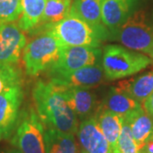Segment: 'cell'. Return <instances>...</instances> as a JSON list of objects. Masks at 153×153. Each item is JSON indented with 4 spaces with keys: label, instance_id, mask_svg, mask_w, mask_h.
I'll return each mask as SVG.
<instances>
[{
    "label": "cell",
    "instance_id": "obj_1",
    "mask_svg": "<svg viewBox=\"0 0 153 153\" xmlns=\"http://www.w3.org/2000/svg\"><path fill=\"white\" fill-rule=\"evenodd\" d=\"M33 97L36 111L46 128L76 134L77 117L67 104L59 84L39 80L34 85Z\"/></svg>",
    "mask_w": 153,
    "mask_h": 153
},
{
    "label": "cell",
    "instance_id": "obj_2",
    "mask_svg": "<svg viewBox=\"0 0 153 153\" xmlns=\"http://www.w3.org/2000/svg\"><path fill=\"white\" fill-rule=\"evenodd\" d=\"M34 31L51 34L64 46L99 48L105 38L96 29L71 13L60 22L42 25Z\"/></svg>",
    "mask_w": 153,
    "mask_h": 153
},
{
    "label": "cell",
    "instance_id": "obj_3",
    "mask_svg": "<svg viewBox=\"0 0 153 153\" xmlns=\"http://www.w3.org/2000/svg\"><path fill=\"white\" fill-rule=\"evenodd\" d=\"M151 63L152 60L146 55L119 45H107L102 53L104 75L109 81L132 76Z\"/></svg>",
    "mask_w": 153,
    "mask_h": 153
},
{
    "label": "cell",
    "instance_id": "obj_4",
    "mask_svg": "<svg viewBox=\"0 0 153 153\" xmlns=\"http://www.w3.org/2000/svg\"><path fill=\"white\" fill-rule=\"evenodd\" d=\"M62 44L47 33L33 39L25 47L23 62L26 72L29 76H37L42 71L49 70L59 58Z\"/></svg>",
    "mask_w": 153,
    "mask_h": 153
},
{
    "label": "cell",
    "instance_id": "obj_5",
    "mask_svg": "<svg viewBox=\"0 0 153 153\" xmlns=\"http://www.w3.org/2000/svg\"><path fill=\"white\" fill-rule=\"evenodd\" d=\"M44 126L33 107L20 113L11 142L22 153H46Z\"/></svg>",
    "mask_w": 153,
    "mask_h": 153
},
{
    "label": "cell",
    "instance_id": "obj_6",
    "mask_svg": "<svg viewBox=\"0 0 153 153\" xmlns=\"http://www.w3.org/2000/svg\"><path fill=\"white\" fill-rule=\"evenodd\" d=\"M112 33L114 39L131 50L150 54L153 49V27L147 24L144 11L134 12Z\"/></svg>",
    "mask_w": 153,
    "mask_h": 153
},
{
    "label": "cell",
    "instance_id": "obj_7",
    "mask_svg": "<svg viewBox=\"0 0 153 153\" xmlns=\"http://www.w3.org/2000/svg\"><path fill=\"white\" fill-rule=\"evenodd\" d=\"M102 51L87 46H62L57 60L49 67L50 77L67 74L85 66L96 65Z\"/></svg>",
    "mask_w": 153,
    "mask_h": 153
},
{
    "label": "cell",
    "instance_id": "obj_8",
    "mask_svg": "<svg viewBox=\"0 0 153 153\" xmlns=\"http://www.w3.org/2000/svg\"><path fill=\"white\" fill-rule=\"evenodd\" d=\"M23 101L22 86L12 88L0 94V134L9 138L16 128Z\"/></svg>",
    "mask_w": 153,
    "mask_h": 153
},
{
    "label": "cell",
    "instance_id": "obj_9",
    "mask_svg": "<svg viewBox=\"0 0 153 153\" xmlns=\"http://www.w3.org/2000/svg\"><path fill=\"white\" fill-rule=\"evenodd\" d=\"M27 44V38L15 23L0 24V61L16 64Z\"/></svg>",
    "mask_w": 153,
    "mask_h": 153
},
{
    "label": "cell",
    "instance_id": "obj_10",
    "mask_svg": "<svg viewBox=\"0 0 153 153\" xmlns=\"http://www.w3.org/2000/svg\"><path fill=\"white\" fill-rule=\"evenodd\" d=\"M82 153H112L94 117L82 121L76 132Z\"/></svg>",
    "mask_w": 153,
    "mask_h": 153
},
{
    "label": "cell",
    "instance_id": "obj_11",
    "mask_svg": "<svg viewBox=\"0 0 153 153\" xmlns=\"http://www.w3.org/2000/svg\"><path fill=\"white\" fill-rule=\"evenodd\" d=\"M59 85L67 104L78 118L83 121L94 116L99 108L94 94L88 88Z\"/></svg>",
    "mask_w": 153,
    "mask_h": 153
},
{
    "label": "cell",
    "instance_id": "obj_12",
    "mask_svg": "<svg viewBox=\"0 0 153 153\" xmlns=\"http://www.w3.org/2000/svg\"><path fill=\"white\" fill-rule=\"evenodd\" d=\"M104 76L102 66L96 64L82 67L67 74L52 76L50 81L64 86L90 88L97 87L102 82Z\"/></svg>",
    "mask_w": 153,
    "mask_h": 153
},
{
    "label": "cell",
    "instance_id": "obj_13",
    "mask_svg": "<svg viewBox=\"0 0 153 153\" xmlns=\"http://www.w3.org/2000/svg\"><path fill=\"white\" fill-rule=\"evenodd\" d=\"M138 0H103L101 16L104 26L113 32L131 15Z\"/></svg>",
    "mask_w": 153,
    "mask_h": 153
},
{
    "label": "cell",
    "instance_id": "obj_14",
    "mask_svg": "<svg viewBox=\"0 0 153 153\" xmlns=\"http://www.w3.org/2000/svg\"><path fill=\"white\" fill-rule=\"evenodd\" d=\"M102 1L74 0L70 13L81 18L106 38H108V32L102 22L101 16Z\"/></svg>",
    "mask_w": 153,
    "mask_h": 153
},
{
    "label": "cell",
    "instance_id": "obj_15",
    "mask_svg": "<svg viewBox=\"0 0 153 153\" xmlns=\"http://www.w3.org/2000/svg\"><path fill=\"white\" fill-rule=\"evenodd\" d=\"M123 117L130 125L133 136L140 152L144 146L153 138V119L143 107L132 111Z\"/></svg>",
    "mask_w": 153,
    "mask_h": 153
},
{
    "label": "cell",
    "instance_id": "obj_16",
    "mask_svg": "<svg viewBox=\"0 0 153 153\" xmlns=\"http://www.w3.org/2000/svg\"><path fill=\"white\" fill-rule=\"evenodd\" d=\"M94 117L109 143L112 153H114L122 128L123 117L105 109L101 105Z\"/></svg>",
    "mask_w": 153,
    "mask_h": 153
},
{
    "label": "cell",
    "instance_id": "obj_17",
    "mask_svg": "<svg viewBox=\"0 0 153 153\" xmlns=\"http://www.w3.org/2000/svg\"><path fill=\"white\" fill-rule=\"evenodd\" d=\"M101 105L105 109L122 117L142 107L140 102L131 98L117 86L111 88L109 93L107 94Z\"/></svg>",
    "mask_w": 153,
    "mask_h": 153
},
{
    "label": "cell",
    "instance_id": "obj_18",
    "mask_svg": "<svg viewBox=\"0 0 153 153\" xmlns=\"http://www.w3.org/2000/svg\"><path fill=\"white\" fill-rule=\"evenodd\" d=\"M117 87L140 104L153 93V72L120 82Z\"/></svg>",
    "mask_w": 153,
    "mask_h": 153
},
{
    "label": "cell",
    "instance_id": "obj_19",
    "mask_svg": "<svg viewBox=\"0 0 153 153\" xmlns=\"http://www.w3.org/2000/svg\"><path fill=\"white\" fill-rule=\"evenodd\" d=\"M46 0H22L18 27L23 32H33L40 26Z\"/></svg>",
    "mask_w": 153,
    "mask_h": 153
},
{
    "label": "cell",
    "instance_id": "obj_20",
    "mask_svg": "<svg viewBox=\"0 0 153 153\" xmlns=\"http://www.w3.org/2000/svg\"><path fill=\"white\" fill-rule=\"evenodd\" d=\"M44 144L46 153H77L74 134L55 128L44 130Z\"/></svg>",
    "mask_w": 153,
    "mask_h": 153
},
{
    "label": "cell",
    "instance_id": "obj_21",
    "mask_svg": "<svg viewBox=\"0 0 153 153\" xmlns=\"http://www.w3.org/2000/svg\"><path fill=\"white\" fill-rule=\"evenodd\" d=\"M71 5V0H46L40 26L53 24L63 20L70 14Z\"/></svg>",
    "mask_w": 153,
    "mask_h": 153
},
{
    "label": "cell",
    "instance_id": "obj_22",
    "mask_svg": "<svg viewBox=\"0 0 153 153\" xmlns=\"http://www.w3.org/2000/svg\"><path fill=\"white\" fill-rule=\"evenodd\" d=\"M22 86V71L16 66L0 61V94Z\"/></svg>",
    "mask_w": 153,
    "mask_h": 153
},
{
    "label": "cell",
    "instance_id": "obj_23",
    "mask_svg": "<svg viewBox=\"0 0 153 153\" xmlns=\"http://www.w3.org/2000/svg\"><path fill=\"white\" fill-rule=\"evenodd\" d=\"M114 153H140L128 122L123 117V124Z\"/></svg>",
    "mask_w": 153,
    "mask_h": 153
},
{
    "label": "cell",
    "instance_id": "obj_24",
    "mask_svg": "<svg viewBox=\"0 0 153 153\" xmlns=\"http://www.w3.org/2000/svg\"><path fill=\"white\" fill-rule=\"evenodd\" d=\"M22 13V0H0V24L17 21Z\"/></svg>",
    "mask_w": 153,
    "mask_h": 153
},
{
    "label": "cell",
    "instance_id": "obj_25",
    "mask_svg": "<svg viewBox=\"0 0 153 153\" xmlns=\"http://www.w3.org/2000/svg\"><path fill=\"white\" fill-rule=\"evenodd\" d=\"M143 108L153 119V93L143 102Z\"/></svg>",
    "mask_w": 153,
    "mask_h": 153
},
{
    "label": "cell",
    "instance_id": "obj_26",
    "mask_svg": "<svg viewBox=\"0 0 153 153\" xmlns=\"http://www.w3.org/2000/svg\"><path fill=\"white\" fill-rule=\"evenodd\" d=\"M140 153H153V138L144 146Z\"/></svg>",
    "mask_w": 153,
    "mask_h": 153
},
{
    "label": "cell",
    "instance_id": "obj_27",
    "mask_svg": "<svg viewBox=\"0 0 153 153\" xmlns=\"http://www.w3.org/2000/svg\"><path fill=\"white\" fill-rule=\"evenodd\" d=\"M0 153H22L17 148H10V149H6L4 151H1Z\"/></svg>",
    "mask_w": 153,
    "mask_h": 153
},
{
    "label": "cell",
    "instance_id": "obj_28",
    "mask_svg": "<svg viewBox=\"0 0 153 153\" xmlns=\"http://www.w3.org/2000/svg\"><path fill=\"white\" fill-rule=\"evenodd\" d=\"M150 55H151V57H152V58L153 59V49L152 50V51H151V53H150Z\"/></svg>",
    "mask_w": 153,
    "mask_h": 153
},
{
    "label": "cell",
    "instance_id": "obj_29",
    "mask_svg": "<svg viewBox=\"0 0 153 153\" xmlns=\"http://www.w3.org/2000/svg\"><path fill=\"white\" fill-rule=\"evenodd\" d=\"M0 138H1V134H0Z\"/></svg>",
    "mask_w": 153,
    "mask_h": 153
},
{
    "label": "cell",
    "instance_id": "obj_30",
    "mask_svg": "<svg viewBox=\"0 0 153 153\" xmlns=\"http://www.w3.org/2000/svg\"></svg>",
    "mask_w": 153,
    "mask_h": 153
}]
</instances>
